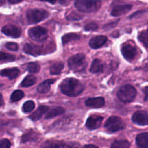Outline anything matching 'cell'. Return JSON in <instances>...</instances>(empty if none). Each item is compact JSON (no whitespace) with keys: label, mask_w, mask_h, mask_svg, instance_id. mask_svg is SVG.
<instances>
[{"label":"cell","mask_w":148,"mask_h":148,"mask_svg":"<svg viewBox=\"0 0 148 148\" xmlns=\"http://www.w3.org/2000/svg\"><path fill=\"white\" fill-rule=\"evenodd\" d=\"M48 110H49V107L46 106H41L38 107V108L30 115V119L33 121H37L41 118L42 116L45 113L48 112Z\"/></svg>","instance_id":"obj_18"},{"label":"cell","mask_w":148,"mask_h":148,"mask_svg":"<svg viewBox=\"0 0 148 148\" xmlns=\"http://www.w3.org/2000/svg\"><path fill=\"white\" fill-rule=\"evenodd\" d=\"M82 148H98L97 146L94 145H85L84 147H82Z\"/></svg>","instance_id":"obj_39"},{"label":"cell","mask_w":148,"mask_h":148,"mask_svg":"<svg viewBox=\"0 0 148 148\" xmlns=\"http://www.w3.org/2000/svg\"><path fill=\"white\" fill-rule=\"evenodd\" d=\"M11 143L7 139H3L0 141V148H10Z\"/></svg>","instance_id":"obj_36"},{"label":"cell","mask_w":148,"mask_h":148,"mask_svg":"<svg viewBox=\"0 0 148 148\" xmlns=\"http://www.w3.org/2000/svg\"><path fill=\"white\" fill-rule=\"evenodd\" d=\"M125 125L122 119L118 116H111L105 123V128L109 132H116L124 130Z\"/></svg>","instance_id":"obj_6"},{"label":"cell","mask_w":148,"mask_h":148,"mask_svg":"<svg viewBox=\"0 0 148 148\" xmlns=\"http://www.w3.org/2000/svg\"><path fill=\"white\" fill-rule=\"evenodd\" d=\"M85 30H86V31H91V30H96L98 28V25L97 23H94V22H92V23H88V25H86L85 26Z\"/></svg>","instance_id":"obj_33"},{"label":"cell","mask_w":148,"mask_h":148,"mask_svg":"<svg viewBox=\"0 0 148 148\" xmlns=\"http://www.w3.org/2000/svg\"><path fill=\"white\" fill-rule=\"evenodd\" d=\"M130 143L127 140H116L112 143L110 148H129Z\"/></svg>","instance_id":"obj_27"},{"label":"cell","mask_w":148,"mask_h":148,"mask_svg":"<svg viewBox=\"0 0 148 148\" xmlns=\"http://www.w3.org/2000/svg\"><path fill=\"white\" fill-rule=\"evenodd\" d=\"M147 31H148V30H147Z\"/></svg>","instance_id":"obj_43"},{"label":"cell","mask_w":148,"mask_h":148,"mask_svg":"<svg viewBox=\"0 0 148 148\" xmlns=\"http://www.w3.org/2000/svg\"><path fill=\"white\" fill-rule=\"evenodd\" d=\"M132 121L139 126H146L148 124V114L144 111H138L132 116Z\"/></svg>","instance_id":"obj_9"},{"label":"cell","mask_w":148,"mask_h":148,"mask_svg":"<svg viewBox=\"0 0 148 148\" xmlns=\"http://www.w3.org/2000/svg\"><path fill=\"white\" fill-rule=\"evenodd\" d=\"M27 69L30 73H37L40 70V66L36 62H31L29 63L27 66Z\"/></svg>","instance_id":"obj_32"},{"label":"cell","mask_w":148,"mask_h":148,"mask_svg":"<svg viewBox=\"0 0 148 148\" xmlns=\"http://www.w3.org/2000/svg\"><path fill=\"white\" fill-rule=\"evenodd\" d=\"M1 85H0V88H1Z\"/></svg>","instance_id":"obj_42"},{"label":"cell","mask_w":148,"mask_h":148,"mask_svg":"<svg viewBox=\"0 0 148 148\" xmlns=\"http://www.w3.org/2000/svg\"><path fill=\"white\" fill-rule=\"evenodd\" d=\"M79 38H80V36L79 35L76 34V33H67V34H65L62 37V40L63 44L65 45L66 43H69L72 40H78V39H79Z\"/></svg>","instance_id":"obj_26"},{"label":"cell","mask_w":148,"mask_h":148,"mask_svg":"<svg viewBox=\"0 0 148 148\" xmlns=\"http://www.w3.org/2000/svg\"><path fill=\"white\" fill-rule=\"evenodd\" d=\"M2 33L7 36L12 38H19L21 35V30L17 26L14 25H7L1 30Z\"/></svg>","instance_id":"obj_10"},{"label":"cell","mask_w":148,"mask_h":148,"mask_svg":"<svg viewBox=\"0 0 148 148\" xmlns=\"http://www.w3.org/2000/svg\"><path fill=\"white\" fill-rule=\"evenodd\" d=\"M132 8V6L130 4H124V5H118L114 7L111 11V15L114 17H119V16L123 15L128 12Z\"/></svg>","instance_id":"obj_15"},{"label":"cell","mask_w":148,"mask_h":148,"mask_svg":"<svg viewBox=\"0 0 148 148\" xmlns=\"http://www.w3.org/2000/svg\"><path fill=\"white\" fill-rule=\"evenodd\" d=\"M24 51L26 53L33 55V56H38L39 54L45 53V51L43 50V47L36 45L30 44V43H26L24 46Z\"/></svg>","instance_id":"obj_12"},{"label":"cell","mask_w":148,"mask_h":148,"mask_svg":"<svg viewBox=\"0 0 148 148\" xmlns=\"http://www.w3.org/2000/svg\"><path fill=\"white\" fill-rule=\"evenodd\" d=\"M121 53L126 60L132 62L137 55V49L135 46L127 42L121 46Z\"/></svg>","instance_id":"obj_8"},{"label":"cell","mask_w":148,"mask_h":148,"mask_svg":"<svg viewBox=\"0 0 148 148\" xmlns=\"http://www.w3.org/2000/svg\"><path fill=\"white\" fill-rule=\"evenodd\" d=\"M67 20H79L80 19H82V16L79 15V14H77L75 12H72L70 14L67 16Z\"/></svg>","instance_id":"obj_35"},{"label":"cell","mask_w":148,"mask_h":148,"mask_svg":"<svg viewBox=\"0 0 148 148\" xmlns=\"http://www.w3.org/2000/svg\"><path fill=\"white\" fill-rule=\"evenodd\" d=\"M143 92L145 93V101H148V86L143 89Z\"/></svg>","instance_id":"obj_37"},{"label":"cell","mask_w":148,"mask_h":148,"mask_svg":"<svg viewBox=\"0 0 148 148\" xmlns=\"http://www.w3.org/2000/svg\"><path fill=\"white\" fill-rule=\"evenodd\" d=\"M101 2L98 1H83L79 0L75 2V7L82 12H93L99 10Z\"/></svg>","instance_id":"obj_4"},{"label":"cell","mask_w":148,"mask_h":148,"mask_svg":"<svg viewBox=\"0 0 148 148\" xmlns=\"http://www.w3.org/2000/svg\"><path fill=\"white\" fill-rule=\"evenodd\" d=\"M49 17V12L46 10L33 9L26 13V18L29 24H35L45 20Z\"/></svg>","instance_id":"obj_5"},{"label":"cell","mask_w":148,"mask_h":148,"mask_svg":"<svg viewBox=\"0 0 148 148\" xmlns=\"http://www.w3.org/2000/svg\"><path fill=\"white\" fill-rule=\"evenodd\" d=\"M107 38L104 36H98L93 37L90 40V46L92 49H96L98 48L102 47L106 43Z\"/></svg>","instance_id":"obj_14"},{"label":"cell","mask_w":148,"mask_h":148,"mask_svg":"<svg viewBox=\"0 0 148 148\" xmlns=\"http://www.w3.org/2000/svg\"><path fill=\"white\" fill-rule=\"evenodd\" d=\"M62 93L68 96H77L85 90V86L78 79L75 78H66L60 85Z\"/></svg>","instance_id":"obj_1"},{"label":"cell","mask_w":148,"mask_h":148,"mask_svg":"<svg viewBox=\"0 0 148 148\" xmlns=\"http://www.w3.org/2000/svg\"><path fill=\"white\" fill-rule=\"evenodd\" d=\"M137 95V90L131 85H124L118 91L117 96L123 103H130L133 101Z\"/></svg>","instance_id":"obj_3"},{"label":"cell","mask_w":148,"mask_h":148,"mask_svg":"<svg viewBox=\"0 0 148 148\" xmlns=\"http://www.w3.org/2000/svg\"><path fill=\"white\" fill-rule=\"evenodd\" d=\"M105 104V100L103 97H97V98H88L85 101V105L88 107L93 108H99L103 107Z\"/></svg>","instance_id":"obj_13"},{"label":"cell","mask_w":148,"mask_h":148,"mask_svg":"<svg viewBox=\"0 0 148 148\" xmlns=\"http://www.w3.org/2000/svg\"><path fill=\"white\" fill-rule=\"evenodd\" d=\"M36 82V77L33 75H27L25 78L21 82L20 85L23 88H27V87H30L31 85H33Z\"/></svg>","instance_id":"obj_24"},{"label":"cell","mask_w":148,"mask_h":148,"mask_svg":"<svg viewBox=\"0 0 148 148\" xmlns=\"http://www.w3.org/2000/svg\"><path fill=\"white\" fill-rule=\"evenodd\" d=\"M15 59L16 56L14 55L0 51V62H12V61L15 60Z\"/></svg>","instance_id":"obj_28"},{"label":"cell","mask_w":148,"mask_h":148,"mask_svg":"<svg viewBox=\"0 0 148 148\" xmlns=\"http://www.w3.org/2000/svg\"><path fill=\"white\" fill-rule=\"evenodd\" d=\"M6 48L8 49L10 51H17L18 50V44L16 43H12V42H9L7 43L5 45Z\"/></svg>","instance_id":"obj_34"},{"label":"cell","mask_w":148,"mask_h":148,"mask_svg":"<svg viewBox=\"0 0 148 148\" xmlns=\"http://www.w3.org/2000/svg\"><path fill=\"white\" fill-rule=\"evenodd\" d=\"M103 118L98 116H90L86 122V127L88 130H94L99 128L101 126Z\"/></svg>","instance_id":"obj_11"},{"label":"cell","mask_w":148,"mask_h":148,"mask_svg":"<svg viewBox=\"0 0 148 148\" xmlns=\"http://www.w3.org/2000/svg\"><path fill=\"white\" fill-rule=\"evenodd\" d=\"M3 105H4V100H3L2 95L0 93V107L2 106Z\"/></svg>","instance_id":"obj_40"},{"label":"cell","mask_w":148,"mask_h":148,"mask_svg":"<svg viewBox=\"0 0 148 148\" xmlns=\"http://www.w3.org/2000/svg\"><path fill=\"white\" fill-rule=\"evenodd\" d=\"M55 79H47V80H45L44 82H43L42 83H40V85L38 87V92L39 93H46V92H49L51 88V85L53 83H54Z\"/></svg>","instance_id":"obj_19"},{"label":"cell","mask_w":148,"mask_h":148,"mask_svg":"<svg viewBox=\"0 0 148 148\" xmlns=\"http://www.w3.org/2000/svg\"><path fill=\"white\" fill-rule=\"evenodd\" d=\"M65 110L64 108L62 107H55V108H51L49 112L47 113L46 116H45L46 119H50L54 118V117L57 116L62 115L64 114Z\"/></svg>","instance_id":"obj_20"},{"label":"cell","mask_w":148,"mask_h":148,"mask_svg":"<svg viewBox=\"0 0 148 148\" xmlns=\"http://www.w3.org/2000/svg\"><path fill=\"white\" fill-rule=\"evenodd\" d=\"M136 144L138 148H148V132L138 134L136 138Z\"/></svg>","instance_id":"obj_17"},{"label":"cell","mask_w":148,"mask_h":148,"mask_svg":"<svg viewBox=\"0 0 148 148\" xmlns=\"http://www.w3.org/2000/svg\"><path fill=\"white\" fill-rule=\"evenodd\" d=\"M68 65L69 69L75 72H80L86 69L88 64L85 61V55L82 53H77L69 58L68 60Z\"/></svg>","instance_id":"obj_2"},{"label":"cell","mask_w":148,"mask_h":148,"mask_svg":"<svg viewBox=\"0 0 148 148\" xmlns=\"http://www.w3.org/2000/svg\"><path fill=\"white\" fill-rule=\"evenodd\" d=\"M30 38L36 41L42 42L46 40L48 37V31L46 28L40 26L32 27L28 31Z\"/></svg>","instance_id":"obj_7"},{"label":"cell","mask_w":148,"mask_h":148,"mask_svg":"<svg viewBox=\"0 0 148 148\" xmlns=\"http://www.w3.org/2000/svg\"><path fill=\"white\" fill-rule=\"evenodd\" d=\"M35 108V103L32 101H26L23 106V111L24 113L31 112Z\"/></svg>","instance_id":"obj_30"},{"label":"cell","mask_w":148,"mask_h":148,"mask_svg":"<svg viewBox=\"0 0 148 148\" xmlns=\"http://www.w3.org/2000/svg\"><path fill=\"white\" fill-rule=\"evenodd\" d=\"M90 71V72L94 74L103 72V63L101 62V61L98 59H95L92 62Z\"/></svg>","instance_id":"obj_21"},{"label":"cell","mask_w":148,"mask_h":148,"mask_svg":"<svg viewBox=\"0 0 148 148\" xmlns=\"http://www.w3.org/2000/svg\"><path fill=\"white\" fill-rule=\"evenodd\" d=\"M21 1H23V0H9L8 2L10 4H18Z\"/></svg>","instance_id":"obj_38"},{"label":"cell","mask_w":148,"mask_h":148,"mask_svg":"<svg viewBox=\"0 0 148 148\" xmlns=\"http://www.w3.org/2000/svg\"><path fill=\"white\" fill-rule=\"evenodd\" d=\"M24 92L23 91L20 90H17L14 91L12 92L10 98H11V101L12 102H16V101H18L20 100H21L24 97Z\"/></svg>","instance_id":"obj_29"},{"label":"cell","mask_w":148,"mask_h":148,"mask_svg":"<svg viewBox=\"0 0 148 148\" xmlns=\"http://www.w3.org/2000/svg\"><path fill=\"white\" fill-rule=\"evenodd\" d=\"M42 148H66V145L61 142L49 141L43 144Z\"/></svg>","instance_id":"obj_25"},{"label":"cell","mask_w":148,"mask_h":148,"mask_svg":"<svg viewBox=\"0 0 148 148\" xmlns=\"http://www.w3.org/2000/svg\"><path fill=\"white\" fill-rule=\"evenodd\" d=\"M39 134L34 131H30L25 133L22 137V143H26V142H33L36 141L38 139Z\"/></svg>","instance_id":"obj_22"},{"label":"cell","mask_w":148,"mask_h":148,"mask_svg":"<svg viewBox=\"0 0 148 148\" xmlns=\"http://www.w3.org/2000/svg\"><path fill=\"white\" fill-rule=\"evenodd\" d=\"M138 38L145 47L148 48V31L141 32L139 35Z\"/></svg>","instance_id":"obj_31"},{"label":"cell","mask_w":148,"mask_h":148,"mask_svg":"<svg viewBox=\"0 0 148 148\" xmlns=\"http://www.w3.org/2000/svg\"><path fill=\"white\" fill-rule=\"evenodd\" d=\"M64 67L63 62H56L50 67V73L51 75H59Z\"/></svg>","instance_id":"obj_23"},{"label":"cell","mask_w":148,"mask_h":148,"mask_svg":"<svg viewBox=\"0 0 148 148\" xmlns=\"http://www.w3.org/2000/svg\"><path fill=\"white\" fill-rule=\"evenodd\" d=\"M20 74V70L17 68H7L2 69L0 72V75L3 77H7L10 79H14Z\"/></svg>","instance_id":"obj_16"},{"label":"cell","mask_w":148,"mask_h":148,"mask_svg":"<svg viewBox=\"0 0 148 148\" xmlns=\"http://www.w3.org/2000/svg\"><path fill=\"white\" fill-rule=\"evenodd\" d=\"M59 3H60V4H65V3H68V2L67 1H59Z\"/></svg>","instance_id":"obj_41"}]
</instances>
